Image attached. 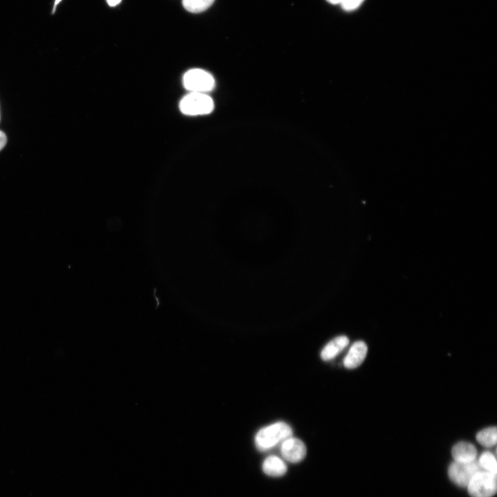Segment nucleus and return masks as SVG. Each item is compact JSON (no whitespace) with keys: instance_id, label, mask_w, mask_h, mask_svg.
<instances>
[{"instance_id":"nucleus-3","label":"nucleus","mask_w":497,"mask_h":497,"mask_svg":"<svg viewBox=\"0 0 497 497\" xmlns=\"http://www.w3.org/2000/svg\"><path fill=\"white\" fill-rule=\"evenodd\" d=\"M467 489L471 497H492L496 493V474L480 470L468 483Z\"/></svg>"},{"instance_id":"nucleus-17","label":"nucleus","mask_w":497,"mask_h":497,"mask_svg":"<svg viewBox=\"0 0 497 497\" xmlns=\"http://www.w3.org/2000/svg\"><path fill=\"white\" fill-rule=\"evenodd\" d=\"M121 0H107V3L110 6H115L121 2Z\"/></svg>"},{"instance_id":"nucleus-1","label":"nucleus","mask_w":497,"mask_h":497,"mask_svg":"<svg viewBox=\"0 0 497 497\" xmlns=\"http://www.w3.org/2000/svg\"><path fill=\"white\" fill-rule=\"evenodd\" d=\"M292 429L284 422H277L260 429L255 437L257 449L267 451L292 436Z\"/></svg>"},{"instance_id":"nucleus-12","label":"nucleus","mask_w":497,"mask_h":497,"mask_svg":"<svg viewBox=\"0 0 497 497\" xmlns=\"http://www.w3.org/2000/svg\"><path fill=\"white\" fill-rule=\"evenodd\" d=\"M478 462L482 470L496 474L497 462L495 456L490 451H484L480 456Z\"/></svg>"},{"instance_id":"nucleus-15","label":"nucleus","mask_w":497,"mask_h":497,"mask_svg":"<svg viewBox=\"0 0 497 497\" xmlns=\"http://www.w3.org/2000/svg\"><path fill=\"white\" fill-rule=\"evenodd\" d=\"M7 143V137L6 134L0 130V150H1Z\"/></svg>"},{"instance_id":"nucleus-14","label":"nucleus","mask_w":497,"mask_h":497,"mask_svg":"<svg viewBox=\"0 0 497 497\" xmlns=\"http://www.w3.org/2000/svg\"><path fill=\"white\" fill-rule=\"evenodd\" d=\"M364 0H342L340 5L345 10L350 11L356 9Z\"/></svg>"},{"instance_id":"nucleus-18","label":"nucleus","mask_w":497,"mask_h":497,"mask_svg":"<svg viewBox=\"0 0 497 497\" xmlns=\"http://www.w3.org/2000/svg\"><path fill=\"white\" fill-rule=\"evenodd\" d=\"M328 2L332 4L340 3L342 0H327Z\"/></svg>"},{"instance_id":"nucleus-6","label":"nucleus","mask_w":497,"mask_h":497,"mask_svg":"<svg viewBox=\"0 0 497 497\" xmlns=\"http://www.w3.org/2000/svg\"><path fill=\"white\" fill-rule=\"evenodd\" d=\"M280 451L286 460L296 463L304 458L306 448L301 440L291 436L282 442Z\"/></svg>"},{"instance_id":"nucleus-16","label":"nucleus","mask_w":497,"mask_h":497,"mask_svg":"<svg viewBox=\"0 0 497 497\" xmlns=\"http://www.w3.org/2000/svg\"><path fill=\"white\" fill-rule=\"evenodd\" d=\"M62 1L63 0H53L51 14H54L56 12L57 7L59 6Z\"/></svg>"},{"instance_id":"nucleus-2","label":"nucleus","mask_w":497,"mask_h":497,"mask_svg":"<svg viewBox=\"0 0 497 497\" xmlns=\"http://www.w3.org/2000/svg\"><path fill=\"white\" fill-rule=\"evenodd\" d=\"M213 108V101L206 93L191 92L179 102L181 112L188 115H206L211 113Z\"/></svg>"},{"instance_id":"nucleus-11","label":"nucleus","mask_w":497,"mask_h":497,"mask_svg":"<svg viewBox=\"0 0 497 497\" xmlns=\"http://www.w3.org/2000/svg\"><path fill=\"white\" fill-rule=\"evenodd\" d=\"M476 440L485 447H491L496 444L497 429L496 427H489L482 429L476 434Z\"/></svg>"},{"instance_id":"nucleus-13","label":"nucleus","mask_w":497,"mask_h":497,"mask_svg":"<svg viewBox=\"0 0 497 497\" xmlns=\"http://www.w3.org/2000/svg\"><path fill=\"white\" fill-rule=\"evenodd\" d=\"M215 0H182L184 8L188 12L198 13L207 10Z\"/></svg>"},{"instance_id":"nucleus-5","label":"nucleus","mask_w":497,"mask_h":497,"mask_svg":"<svg viewBox=\"0 0 497 497\" xmlns=\"http://www.w3.org/2000/svg\"><path fill=\"white\" fill-rule=\"evenodd\" d=\"M482 470L478 460L470 462L454 461L448 469L450 480L460 487H467L472 477Z\"/></svg>"},{"instance_id":"nucleus-9","label":"nucleus","mask_w":497,"mask_h":497,"mask_svg":"<svg viewBox=\"0 0 497 497\" xmlns=\"http://www.w3.org/2000/svg\"><path fill=\"white\" fill-rule=\"evenodd\" d=\"M451 455L455 461L470 462L476 460L477 449L473 444L462 441L453 447Z\"/></svg>"},{"instance_id":"nucleus-7","label":"nucleus","mask_w":497,"mask_h":497,"mask_svg":"<svg viewBox=\"0 0 497 497\" xmlns=\"http://www.w3.org/2000/svg\"><path fill=\"white\" fill-rule=\"evenodd\" d=\"M368 347L363 341L355 342L347 355H345L343 364L347 369H352L359 367L364 360L367 354Z\"/></svg>"},{"instance_id":"nucleus-4","label":"nucleus","mask_w":497,"mask_h":497,"mask_svg":"<svg viewBox=\"0 0 497 497\" xmlns=\"http://www.w3.org/2000/svg\"><path fill=\"white\" fill-rule=\"evenodd\" d=\"M183 84L191 92L206 93L213 89L215 79L207 71L194 68L188 70L184 75Z\"/></svg>"},{"instance_id":"nucleus-10","label":"nucleus","mask_w":497,"mask_h":497,"mask_svg":"<svg viewBox=\"0 0 497 497\" xmlns=\"http://www.w3.org/2000/svg\"><path fill=\"white\" fill-rule=\"evenodd\" d=\"M263 471L268 476H281L287 471L285 462L276 456H269L263 462Z\"/></svg>"},{"instance_id":"nucleus-8","label":"nucleus","mask_w":497,"mask_h":497,"mask_svg":"<svg viewBox=\"0 0 497 497\" xmlns=\"http://www.w3.org/2000/svg\"><path fill=\"white\" fill-rule=\"evenodd\" d=\"M349 340L345 335L335 337L329 342L321 351V358L324 361L333 359L349 344Z\"/></svg>"}]
</instances>
